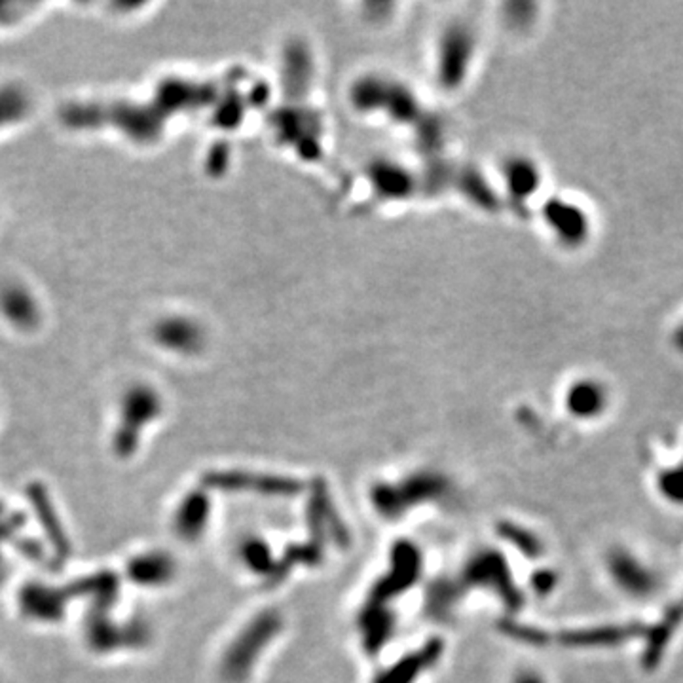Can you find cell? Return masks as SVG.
I'll return each mask as SVG.
<instances>
[{
    "label": "cell",
    "mask_w": 683,
    "mask_h": 683,
    "mask_svg": "<svg viewBox=\"0 0 683 683\" xmlns=\"http://www.w3.org/2000/svg\"><path fill=\"white\" fill-rule=\"evenodd\" d=\"M611 572L619 585L630 590L632 595H646L651 588V577L647 569L625 553H619L617 556L611 558Z\"/></svg>",
    "instance_id": "6da1fadb"
},
{
    "label": "cell",
    "mask_w": 683,
    "mask_h": 683,
    "mask_svg": "<svg viewBox=\"0 0 683 683\" xmlns=\"http://www.w3.org/2000/svg\"><path fill=\"white\" fill-rule=\"evenodd\" d=\"M516 683H543V681L537 676H534V674H524V676H520L516 679Z\"/></svg>",
    "instance_id": "7a4b0ae2"
}]
</instances>
